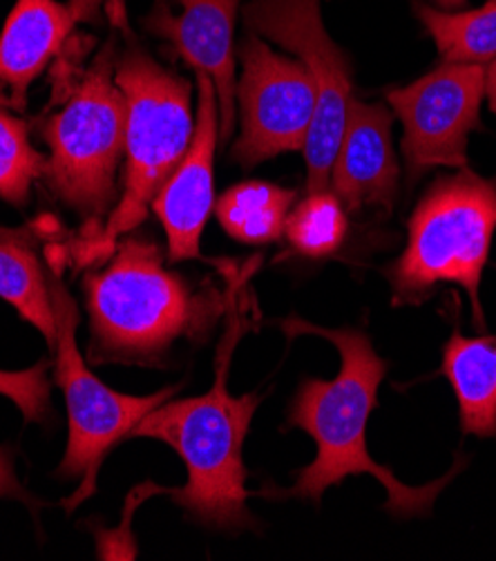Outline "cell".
Returning <instances> with one entry per match:
<instances>
[{"instance_id":"1","label":"cell","mask_w":496,"mask_h":561,"mask_svg":"<svg viewBox=\"0 0 496 561\" xmlns=\"http://www.w3.org/2000/svg\"><path fill=\"white\" fill-rule=\"evenodd\" d=\"M289 339L322 335L341 354V371L334 380L307 378L300 382L289 408V427H300L315 440V459L296 474L287 490H259L257 496L311 499L320 503L324 492L347 477L371 474L388 492V513L396 519L431 515L438 494L463 470L457 459L452 470L425 485H405L396 474L373 461L367 447V423L378 405V387L388 376V360L380 358L362 329H326L300 318L282 322Z\"/></svg>"},{"instance_id":"2","label":"cell","mask_w":496,"mask_h":561,"mask_svg":"<svg viewBox=\"0 0 496 561\" xmlns=\"http://www.w3.org/2000/svg\"><path fill=\"white\" fill-rule=\"evenodd\" d=\"M227 277L229 320L217 345L212 387L195 399H169L161 403L130 432V438L161 440L182 457L188 481L182 488H169L165 494L191 522L212 530L240 533L257 528V519L246 503L251 494L246 490L242 450L259 397H233L227 389L235 347L251 324V307L246 309L251 266L229 268Z\"/></svg>"},{"instance_id":"3","label":"cell","mask_w":496,"mask_h":561,"mask_svg":"<svg viewBox=\"0 0 496 561\" xmlns=\"http://www.w3.org/2000/svg\"><path fill=\"white\" fill-rule=\"evenodd\" d=\"M85 298L94 363L159 360L182 339L204 341L227 311L215 287L188 285L141 236L122 238L109 264L85 277Z\"/></svg>"},{"instance_id":"4","label":"cell","mask_w":496,"mask_h":561,"mask_svg":"<svg viewBox=\"0 0 496 561\" xmlns=\"http://www.w3.org/2000/svg\"><path fill=\"white\" fill-rule=\"evenodd\" d=\"M496 233V178L470 168L440 175L407 219V247L388 266L394 307H418L440 285L468 294L472 322L485 331L481 279Z\"/></svg>"},{"instance_id":"5","label":"cell","mask_w":496,"mask_h":561,"mask_svg":"<svg viewBox=\"0 0 496 561\" xmlns=\"http://www.w3.org/2000/svg\"><path fill=\"white\" fill-rule=\"evenodd\" d=\"M117 43L107 41L88 68L59 72L57 110L43 122L51 193L85 219L117 199V168L126 139V103L115 81Z\"/></svg>"},{"instance_id":"6","label":"cell","mask_w":496,"mask_h":561,"mask_svg":"<svg viewBox=\"0 0 496 561\" xmlns=\"http://www.w3.org/2000/svg\"><path fill=\"white\" fill-rule=\"evenodd\" d=\"M115 81L126 103V184L105 224V253L146 219L152 199L184 159L195 133L191 83L159 66L130 34L128 45L117 51Z\"/></svg>"},{"instance_id":"7","label":"cell","mask_w":496,"mask_h":561,"mask_svg":"<svg viewBox=\"0 0 496 561\" xmlns=\"http://www.w3.org/2000/svg\"><path fill=\"white\" fill-rule=\"evenodd\" d=\"M54 318H57V385L68 405V450L59 466L66 479H79L77 492L66 499V511L79 508L96 492V477L107 453L161 403L177 394L180 387H165L150 397H128L109 389L85 365L77 345V305L61 285L49 275Z\"/></svg>"},{"instance_id":"8","label":"cell","mask_w":496,"mask_h":561,"mask_svg":"<svg viewBox=\"0 0 496 561\" xmlns=\"http://www.w3.org/2000/svg\"><path fill=\"white\" fill-rule=\"evenodd\" d=\"M320 3L322 0H251L244 8L246 27L296 54L315 83L318 103L304 144L309 193L328 188L354 101L351 59L328 36Z\"/></svg>"},{"instance_id":"9","label":"cell","mask_w":496,"mask_h":561,"mask_svg":"<svg viewBox=\"0 0 496 561\" xmlns=\"http://www.w3.org/2000/svg\"><path fill=\"white\" fill-rule=\"evenodd\" d=\"M483 96L485 68L474 64H440L410 85L384 90L403 124L407 188L434 168H468L470 135L483 130Z\"/></svg>"},{"instance_id":"10","label":"cell","mask_w":496,"mask_h":561,"mask_svg":"<svg viewBox=\"0 0 496 561\" xmlns=\"http://www.w3.org/2000/svg\"><path fill=\"white\" fill-rule=\"evenodd\" d=\"M242 133L231 157L242 168L302 150L315 115V83L300 61L270 49L262 36L249 32L240 45Z\"/></svg>"},{"instance_id":"11","label":"cell","mask_w":496,"mask_h":561,"mask_svg":"<svg viewBox=\"0 0 496 561\" xmlns=\"http://www.w3.org/2000/svg\"><path fill=\"white\" fill-rule=\"evenodd\" d=\"M240 0H157L143 19L150 34L165 41L180 59L206 75L217 92L219 141L235 130V19Z\"/></svg>"},{"instance_id":"12","label":"cell","mask_w":496,"mask_h":561,"mask_svg":"<svg viewBox=\"0 0 496 561\" xmlns=\"http://www.w3.org/2000/svg\"><path fill=\"white\" fill-rule=\"evenodd\" d=\"M219 137V105L212 81L197 75V122L193 141L152 199L169 240V260L184 262L201 255V233L215 204V148Z\"/></svg>"},{"instance_id":"13","label":"cell","mask_w":496,"mask_h":561,"mask_svg":"<svg viewBox=\"0 0 496 561\" xmlns=\"http://www.w3.org/2000/svg\"><path fill=\"white\" fill-rule=\"evenodd\" d=\"M394 112L384 103L354 99L341 148L331 168V191L347 210H394L401 188V163L392 139Z\"/></svg>"},{"instance_id":"14","label":"cell","mask_w":496,"mask_h":561,"mask_svg":"<svg viewBox=\"0 0 496 561\" xmlns=\"http://www.w3.org/2000/svg\"><path fill=\"white\" fill-rule=\"evenodd\" d=\"M77 19L59 0H16L0 32V85L10 90V103L25 110L32 81L57 56Z\"/></svg>"},{"instance_id":"15","label":"cell","mask_w":496,"mask_h":561,"mask_svg":"<svg viewBox=\"0 0 496 561\" xmlns=\"http://www.w3.org/2000/svg\"><path fill=\"white\" fill-rule=\"evenodd\" d=\"M443 374L459 403L463 436H496V335L468 339L452 331L443 345Z\"/></svg>"},{"instance_id":"16","label":"cell","mask_w":496,"mask_h":561,"mask_svg":"<svg viewBox=\"0 0 496 561\" xmlns=\"http://www.w3.org/2000/svg\"><path fill=\"white\" fill-rule=\"evenodd\" d=\"M0 298L43 333L49 350L57 345L49 277L36 251V236L30 229L0 227Z\"/></svg>"},{"instance_id":"17","label":"cell","mask_w":496,"mask_h":561,"mask_svg":"<svg viewBox=\"0 0 496 561\" xmlns=\"http://www.w3.org/2000/svg\"><path fill=\"white\" fill-rule=\"evenodd\" d=\"M293 199L296 191L268 182H244L217 199L215 213L235 242L262 247L285 236Z\"/></svg>"},{"instance_id":"18","label":"cell","mask_w":496,"mask_h":561,"mask_svg":"<svg viewBox=\"0 0 496 561\" xmlns=\"http://www.w3.org/2000/svg\"><path fill=\"white\" fill-rule=\"evenodd\" d=\"M414 14L443 64L483 66L496 59V0L468 12H443L416 0Z\"/></svg>"},{"instance_id":"19","label":"cell","mask_w":496,"mask_h":561,"mask_svg":"<svg viewBox=\"0 0 496 561\" xmlns=\"http://www.w3.org/2000/svg\"><path fill=\"white\" fill-rule=\"evenodd\" d=\"M347 208L334 191H313L289 210L285 236L298 255L322 260L341 251L347 240Z\"/></svg>"},{"instance_id":"20","label":"cell","mask_w":496,"mask_h":561,"mask_svg":"<svg viewBox=\"0 0 496 561\" xmlns=\"http://www.w3.org/2000/svg\"><path fill=\"white\" fill-rule=\"evenodd\" d=\"M47 159L32 146L30 128L0 105V197L25 206L36 180L45 178Z\"/></svg>"},{"instance_id":"21","label":"cell","mask_w":496,"mask_h":561,"mask_svg":"<svg viewBox=\"0 0 496 561\" xmlns=\"http://www.w3.org/2000/svg\"><path fill=\"white\" fill-rule=\"evenodd\" d=\"M49 363L41 360L23 371L0 369V397L10 399L27 423H45L49 419Z\"/></svg>"},{"instance_id":"22","label":"cell","mask_w":496,"mask_h":561,"mask_svg":"<svg viewBox=\"0 0 496 561\" xmlns=\"http://www.w3.org/2000/svg\"><path fill=\"white\" fill-rule=\"evenodd\" d=\"M169 488H159L154 483H141L137 485L126 503V515L119 530H96V554L99 559H135L137 557V543L132 541L130 533V519L137 511L139 503H143L152 494H165Z\"/></svg>"},{"instance_id":"23","label":"cell","mask_w":496,"mask_h":561,"mask_svg":"<svg viewBox=\"0 0 496 561\" xmlns=\"http://www.w3.org/2000/svg\"><path fill=\"white\" fill-rule=\"evenodd\" d=\"M0 499H16L23 501L25 506L34 508L36 499L23 488L14 470V457L8 447H0Z\"/></svg>"},{"instance_id":"24","label":"cell","mask_w":496,"mask_h":561,"mask_svg":"<svg viewBox=\"0 0 496 561\" xmlns=\"http://www.w3.org/2000/svg\"><path fill=\"white\" fill-rule=\"evenodd\" d=\"M105 0H70V10L77 23H94L101 16V8Z\"/></svg>"},{"instance_id":"25","label":"cell","mask_w":496,"mask_h":561,"mask_svg":"<svg viewBox=\"0 0 496 561\" xmlns=\"http://www.w3.org/2000/svg\"><path fill=\"white\" fill-rule=\"evenodd\" d=\"M485 96L492 115H496V59L489 61V68L485 70Z\"/></svg>"},{"instance_id":"26","label":"cell","mask_w":496,"mask_h":561,"mask_svg":"<svg viewBox=\"0 0 496 561\" xmlns=\"http://www.w3.org/2000/svg\"><path fill=\"white\" fill-rule=\"evenodd\" d=\"M429 3L436 5V10H443V12H459L468 5V0H429Z\"/></svg>"},{"instance_id":"27","label":"cell","mask_w":496,"mask_h":561,"mask_svg":"<svg viewBox=\"0 0 496 561\" xmlns=\"http://www.w3.org/2000/svg\"><path fill=\"white\" fill-rule=\"evenodd\" d=\"M10 103V99L5 96V92H3V85H0V105H8ZM12 105V103H10Z\"/></svg>"}]
</instances>
